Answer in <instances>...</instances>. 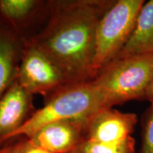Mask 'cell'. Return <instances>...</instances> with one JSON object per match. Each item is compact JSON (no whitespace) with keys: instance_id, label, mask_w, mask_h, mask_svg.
<instances>
[{"instance_id":"6da1fadb","label":"cell","mask_w":153,"mask_h":153,"mask_svg":"<svg viewBox=\"0 0 153 153\" xmlns=\"http://www.w3.org/2000/svg\"><path fill=\"white\" fill-rule=\"evenodd\" d=\"M114 2L78 0L57 3L45 27L28 41L51 57L70 84L89 81L97 26Z\"/></svg>"},{"instance_id":"7a4b0ae2","label":"cell","mask_w":153,"mask_h":153,"mask_svg":"<svg viewBox=\"0 0 153 153\" xmlns=\"http://www.w3.org/2000/svg\"><path fill=\"white\" fill-rule=\"evenodd\" d=\"M102 108L104 99L91 81L71 84L50 96L46 104L29 116L9 140L28 137L43 126L58 120L87 121Z\"/></svg>"},{"instance_id":"3957f363","label":"cell","mask_w":153,"mask_h":153,"mask_svg":"<svg viewBox=\"0 0 153 153\" xmlns=\"http://www.w3.org/2000/svg\"><path fill=\"white\" fill-rule=\"evenodd\" d=\"M153 79V53L116 58L91 80L112 108L134 99L145 98Z\"/></svg>"},{"instance_id":"277c9868","label":"cell","mask_w":153,"mask_h":153,"mask_svg":"<svg viewBox=\"0 0 153 153\" xmlns=\"http://www.w3.org/2000/svg\"><path fill=\"white\" fill-rule=\"evenodd\" d=\"M144 0H118L99 21L96 34L95 54L89 71L94 79L123 48L133 31Z\"/></svg>"},{"instance_id":"5b68a950","label":"cell","mask_w":153,"mask_h":153,"mask_svg":"<svg viewBox=\"0 0 153 153\" xmlns=\"http://www.w3.org/2000/svg\"><path fill=\"white\" fill-rule=\"evenodd\" d=\"M16 81L30 95L48 97L71 85L51 57L30 41L23 47Z\"/></svg>"},{"instance_id":"8992f818","label":"cell","mask_w":153,"mask_h":153,"mask_svg":"<svg viewBox=\"0 0 153 153\" xmlns=\"http://www.w3.org/2000/svg\"><path fill=\"white\" fill-rule=\"evenodd\" d=\"M137 123L136 114L105 107L87 120L84 140L104 143L123 142L133 137Z\"/></svg>"},{"instance_id":"52a82bcc","label":"cell","mask_w":153,"mask_h":153,"mask_svg":"<svg viewBox=\"0 0 153 153\" xmlns=\"http://www.w3.org/2000/svg\"><path fill=\"white\" fill-rule=\"evenodd\" d=\"M87 120H62L43 126L27 137L33 144L51 153H70L85 139Z\"/></svg>"},{"instance_id":"ba28073f","label":"cell","mask_w":153,"mask_h":153,"mask_svg":"<svg viewBox=\"0 0 153 153\" xmlns=\"http://www.w3.org/2000/svg\"><path fill=\"white\" fill-rule=\"evenodd\" d=\"M30 107L31 95L16 79L0 98V145L9 140L29 118Z\"/></svg>"},{"instance_id":"9c48e42d","label":"cell","mask_w":153,"mask_h":153,"mask_svg":"<svg viewBox=\"0 0 153 153\" xmlns=\"http://www.w3.org/2000/svg\"><path fill=\"white\" fill-rule=\"evenodd\" d=\"M10 26L0 20V98L16 79L22 51Z\"/></svg>"},{"instance_id":"30bf717a","label":"cell","mask_w":153,"mask_h":153,"mask_svg":"<svg viewBox=\"0 0 153 153\" xmlns=\"http://www.w3.org/2000/svg\"><path fill=\"white\" fill-rule=\"evenodd\" d=\"M152 53L153 0H150L143 4L128 40L114 59Z\"/></svg>"},{"instance_id":"8fae6325","label":"cell","mask_w":153,"mask_h":153,"mask_svg":"<svg viewBox=\"0 0 153 153\" xmlns=\"http://www.w3.org/2000/svg\"><path fill=\"white\" fill-rule=\"evenodd\" d=\"M34 0H0V20L6 24H15L26 19L38 5Z\"/></svg>"},{"instance_id":"7c38bea8","label":"cell","mask_w":153,"mask_h":153,"mask_svg":"<svg viewBox=\"0 0 153 153\" xmlns=\"http://www.w3.org/2000/svg\"><path fill=\"white\" fill-rule=\"evenodd\" d=\"M76 150L79 153H135V141L133 137L116 143L83 140Z\"/></svg>"},{"instance_id":"4fadbf2b","label":"cell","mask_w":153,"mask_h":153,"mask_svg":"<svg viewBox=\"0 0 153 153\" xmlns=\"http://www.w3.org/2000/svg\"><path fill=\"white\" fill-rule=\"evenodd\" d=\"M138 153H153V103L143 118Z\"/></svg>"},{"instance_id":"5bb4252c","label":"cell","mask_w":153,"mask_h":153,"mask_svg":"<svg viewBox=\"0 0 153 153\" xmlns=\"http://www.w3.org/2000/svg\"><path fill=\"white\" fill-rule=\"evenodd\" d=\"M0 153H51L33 144L27 137L11 144L3 145Z\"/></svg>"},{"instance_id":"9a60e30c","label":"cell","mask_w":153,"mask_h":153,"mask_svg":"<svg viewBox=\"0 0 153 153\" xmlns=\"http://www.w3.org/2000/svg\"><path fill=\"white\" fill-rule=\"evenodd\" d=\"M145 99L150 101L151 103H153V79L152 83H151L150 85V87L149 88L148 92H147Z\"/></svg>"},{"instance_id":"2e32d148","label":"cell","mask_w":153,"mask_h":153,"mask_svg":"<svg viewBox=\"0 0 153 153\" xmlns=\"http://www.w3.org/2000/svg\"><path fill=\"white\" fill-rule=\"evenodd\" d=\"M70 153H79V152H78V151H77V150H75L72 151V152H70Z\"/></svg>"}]
</instances>
